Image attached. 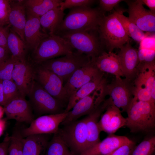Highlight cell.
<instances>
[{
	"mask_svg": "<svg viewBox=\"0 0 155 155\" xmlns=\"http://www.w3.org/2000/svg\"><path fill=\"white\" fill-rule=\"evenodd\" d=\"M104 13L99 7L71 8L55 34L69 31L98 30L99 22Z\"/></svg>",
	"mask_w": 155,
	"mask_h": 155,
	"instance_id": "6da1fadb",
	"label": "cell"
},
{
	"mask_svg": "<svg viewBox=\"0 0 155 155\" xmlns=\"http://www.w3.org/2000/svg\"><path fill=\"white\" fill-rule=\"evenodd\" d=\"M100 43L108 52L120 49L129 41V38L119 19L117 11L101 18L98 30Z\"/></svg>",
	"mask_w": 155,
	"mask_h": 155,
	"instance_id": "7a4b0ae2",
	"label": "cell"
},
{
	"mask_svg": "<svg viewBox=\"0 0 155 155\" xmlns=\"http://www.w3.org/2000/svg\"><path fill=\"white\" fill-rule=\"evenodd\" d=\"M125 126L132 132H149L155 127V104L133 98L126 112Z\"/></svg>",
	"mask_w": 155,
	"mask_h": 155,
	"instance_id": "3957f363",
	"label": "cell"
},
{
	"mask_svg": "<svg viewBox=\"0 0 155 155\" xmlns=\"http://www.w3.org/2000/svg\"><path fill=\"white\" fill-rule=\"evenodd\" d=\"M57 35L64 38L74 49L91 59L98 56L104 51L98 30L69 31Z\"/></svg>",
	"mask_w": 155,
	"mask_h": 155,
	"instance_id": "277c9868",
	"label": "cell"
},
{
	"mask_svg": "<svg viewBox=\"0 0 155 155\" xmlns=\"http://www.w3.org/2000/svg\"><path fill=\"white\" fill-rule=\"evenodd\" d=\"M90 60L87 55L77 51L40 64L41 66L57 75L63 83L66 82L75 71L85 66Z\"/></svg>",
	"mask_w": 155,
	"mask_h": 155,
	"instance_id": "5b68a950",
	"label": "cell"
},
{
	"mask_svg": "<svg viewBox=\"0 0 155 155\" xmlns=\"http://www.w3.org/2000/svg\"><path fill=\"white\" fill-rule=\"evenodd\" d=\"M57 133L74 155L87 150L86 117L64 125Z\"/></svg>",
	"mask_w": 155,
	"mask_h": 155,
	"instance_id": "8992f818",
	"label": "cell"
},
{
	"mask_svg": "<svg viewBox=\"0 0 155 155\" xmlns=\"http://www.w3.org/2000/svg\"><path fill=\"white\" fill-rule=\"evenodd\" d=\"M73 49L64 38L54 34L41 41L34 51V58L37 63H41L56 57L71 53Z\"/></svg>",
	"mask_w": 155,
	"mask_h": 155,
	"instance_id": "52a82bcc",
	"label": "cell"
},
{
	"mask_svg": "<svg viewBox=\"0 0 155 155\" xmlns=\"http://www.w3.org/2000/svg\"><path fill=\"white\" fill-rule=\"evenodd\" d=\"M134 88L133 82L115 77L111 83L106 84L104 91L105 95L109 96L116 106L121 112H126L133 98Z\"/></svg>",
	"mask_w": 155,
	"mask_h": 155,
	"instance_id": "ba28073f",
	"label": "cell"
},
{
	"mask_svg": "<svg viewBox=\"0 0 155 155\" xmlns=\"http://www.w3.org/2000/svg\"><path fill=\"white\" fill-rule=\"evenodd\" d=\"M28 95L34 108L40 113L51 114L65 112L63 104L48 93L38 83L35 82Z\"/></svg>",
	"mask_w": 155,
	"mask_h": 155,
	"instance_id": "9c48e42d",
	"label": "cell"
},
{
	"mask_svg": "<svg viewBox=\"0 0 155 155\" xmlns=\"http://www.w3.org/2000/svg\"><path fill=\"white\" fill-rule=\"evenodd\" d=\"M67 115V113L64 112L40 116L34 119L28 127L22 130V135L26 137L33 135L55 134Z\"/></svg>",
	"mask_w": 155,
	"mask_h": 155,
	"instance_id": "30bf717a",
	"label": "cell"
},
{
	"mask_svg": "<svg viewBox=\"0 0 155 155\" xmlns=\"http://www.w3.org/2000/svg\"><path fill=\"white\" fill-rule=\"evenodd\" d=\"M104 85L78 101L67 113L61 124L64 125L77 120L82 116L89 115L96 109L103 101Z\"/></svg>",
	"mask_w": 155,
	"mask_h": 155,
	"instance_id": "8fae6325",
	"label": "cell"
},
{
	"mask_svg": "<svg viewBox=\"0 0 155 155\" xmlns=\"http://www.w3.org/2000/svg\"><path fill=\"white\" fill-rule=\"evenodd\" d=\"M128 7L129 19L143 32L155 31V13L147 10L142 0H125Z\"/></svg>",
	"mask_w": 155,
	"mask_h": 155,
	"instance_id": "7c38bea8",
	"label": "cell"
},
{
	"mask_svg": "<svg viewBox=\"0 0 155 155\" xmlns=\"http://www.w3.org/2000/svg\"><path fill=\"white\" fill-rule=\"evenodd\" d=\"M36 75L38 84L48 93L63 104L68 103L69 98L63 82L57 75L41 66L37 69Z\"/></svg>",
	"mask_w": 155,
	"mask_h": 155,
	"instance_id": "4fadbf2b",
	"label": "cell"
},
{
	"mask_svg": "<svg viewBox=\"0 0 155 155\" xmlns=\"http://www.w3.org/2000/svg\"><path fill=\"white\" fill-rule=\"evenodd\" d=\"M15 59L12 78L17 86L20 95L25 98L29 95L35 82V73L25 60Z\"/></svg>",
	"mask_w": 155,
	"mask_h": 155,
	"instance_id": "5bb4252c",
	"label": "cell"
},
{
	"mask_svg": "<svg viewBox=\"0 0 155 155\" xmlns=\"http://www.w3.org/2000/svg\"><path fill=\"white\" fill-rule=\"evenodd\" d=\"M102 72L98 69L91 60L85 66L77 70L64 85L68 98L81 87Z\"/></svg>",
	"mask_w": 155,
	"mask_h": 155,
	"instance_id": "9a60e30c",
	"label": "cell"
},
{
	"mask_svg": "<svg viewBox=\"0 0 155 155\" xmlns=\"http://www.w3.org/2000/svg\"><path fill=\"white\" fill-rule=\"evenodd\" d=\"M105 112L101 116L98 125L101 131L113 134L121 127L125 126L126 119L120 110L116 106L110 98L104 100Z\"/></svg>",
	"mask_w": 155,
	"mask_h": 155,
	"instance_id": "2e32d148",
	"label": "cell"
},
{
	"mask_svg": "<svg viewBox=\"0 0 155 155\" xmlns=\"http://www.w3.org/2000/svg\"><path fill=\"white\" fill-rule=\"evenodd\" d=\"M125 44L120 49L117 54L124 77L134 82L137 75L139 62L138 51L131 46L129 41Z\"/></svg>",
	"mask_w": 155,
	"mask_h": 155,
	"instance_id": "e0dca14e",
	"label": "cell"
},
{
	"mask_svg": "<svg viewBox=\"0 0 155 155\" xmlns=\"http://www.w3.org/2000/svg\"><path fill=\"white\" fill-rule=\"evenodd\" d=\"M3 107L7 120L13 119L30 124L34 119L30 105L24 97L20 96Z\"/></svg>",
	"mask_w": 155,
	"mask_h": 155,
	"instance_id": "ac0fdd59",
	"label": "cell"
},
{
	"mask_svg": "<svg viewBox=\"0 0 155 155\" xmlns=\"http://www.w3.org/2000/svg\"><path fill=\"white\" fill-rule=\"evenodd\" d=\"M27 15L24 29L25 41L29 47L34 51L41 41L49 35L41 31L40 17L28 10Z\"/></svg>",
	"mask_w": 155,
	"mask_h": 155,
	"instance_id": "d6986e66",
	"label": "cell"
},
{
	"mask_svg": "<svg viewBox=\"0 0 155 155\" xmlns=\"http://www.w3.org/2000/svg\"><path fill=\"white\" fill-rule=\"evenodd\" d=\"M133 141L125 136L110 134L80 155H108L121 146Z\"/></svg>",
	"mask_w": 155,
	"mask_h": 155,
	"instance_id": "ffe728a7",
	"label": "cell"
},
{
	"mask_svg": "<svg viewBox=\"0 0 155 155\" xmlns=\"http://www.w3.org/2000/svg\"><path fill=\"white\" fill-rule=\"evenodd\" d=\"M91 60L101 71L113 74L115 77H124L117 54L113 52H106L104 51L98 56L91 59Z\"/></svg>",
	"mask_w": 155,
	"mask_h": 155,
	"instance_id": "44dd1931",
	"label": "cell"
},
{
	"mask_svg": "<svg viewBox=\"0 0 155 155\" xmlns=\"http://www.w3.org/2000/svg\"><path fill=\"white\" fill-rule=\"evenodd\" d=\"M105 110V108L102 103L93 112L86 117L87 150L100 141V134L101 131L99 127L98 121L101 113Z\"/></svg>",
	"mask_w": 155,
	"mask_h": 155,
	"instance_id": "7402d4cb",
	"label": "cell"
},
{
	"mask_svg": "<svg viewBox=\"0 0 155 155\" xmlns=\"http://www.w3.org/2000/svg\"><path fill=\"white\" fill-rule=\"evenodd\" d=\"M102 72L94 79L81 87L68 100L65 112L69 111L80 100L101 87L106 82Z\"/></svg>",
	"mask_w": 155,
	"mask_h": 155,
	"instance_id": "603a6c76",
	"label": "cell"
},
{
	"mask_svg": "<svg viewBox=\"0 0 155 155\" xmlns=\"http://www.w3.org/2000/svg\"><path fill=\"white\" fill-rule=\"evenodd\" d=\"M45 134L33 135L23 138V155H44L49 142Z\"/></svg>",
	"mask_w": 155,
	"mask_h": 155,
	"instance_id": "cb8c5ba5",
	"label": "cell"
},
{
	"mask_svg": "<svg viewBox=\"0 0 155 155\" xmlns=\"http://www.w3.org/2000/svg\"><path fill=\"white\" fill-rule=\"evenodd\" d=\"M26 7L20 3L11 5V10L9 17V23L19 37L25 42L24 29L26 18Z\"/></svg>",
	"mask_w": 155,
	"mask_h": 155,
	"instance_id": "d4e9b609",
	"label": "cell"
},
{
	"mask_svg": "<svg viewBox=\"0 0 155 155\" xmlns=\"http://www.w3.org/2000/svg\"><path fill=\"white\" fill-rule=\"evenodd\" d=\"M64 11L60 7L53 9L40 17V21L43 32L49 35L55 34L63 20Z\"/></svg>",
	"mask_w": 155,
	"mask_h": 155,
	"instance_id": "484cf974",
	"label": "cell"
},
{
	"mask_svg": "<svg viewBox=\"0 0 155 155\" xmlns=\"http://www.w3.org/2000/svg\"><path fill=\"white\" fill-rule=\"evenodd\" d=\"M61 0H28L25 5L27 10L39 17L50 10L60 6Z\"/></svg>",
	"mask_w": 155,
	"mask_h": 155,
	"instance_id": "4316f807",
	"label": "cell"
},
{
	"mask_svg": "<svg viewBox=\"0 0 155 155\" xmlns=\"http://www.w3.org/2000/svg\"><path fill=\"white\" fill-rule=\"evenodd\" d=\"M125 11L121 9H117L116 11L118 18L129 37L137 42H140L148 35L123 15Z\"/></svg>",
	"mask_w": 155,
	"mask_h": 155,
	"instance_id": "83f0119b",
	"label": "cell"
},
{
	"mask_svg": "<svg viewBox=\"0 0 155 155\" xmlns=\"http://www.w3.org/2000/svg\"><path fill=\"white\" fill-rule=\"evenodd\" d=\"M24 42L13 32L9 33L7 44L8 50L14 58L19 60H25V46Z\"/></svg>",
	"mask_w": 155,
	"mask_h": 155,
	"instance_id": "f1b7e54d",
	"label": "cell"
},
{
	"mask_svg": "<svg viewBox=\"0 0 155 155\" xmlns=\"http://www.w3.org/2000/svg\"><path fill=\"white\" fill-rule=\"evenodd\" d=\"M44 155H74L57 133L54 134L47 145Z\"/></svg>",
	"mask_w": 155,
	"mask_h": 155,
	"instance_id": "f546056e",
	"label": "cell"
},
{
	"mask_svg": "<svg viewBox=\"0 0 155 155\" xmlns=\"http://www.w3.org/2000/svg\"><path fill=\"white\" fill-rule=\"evenodd\" d=\"M155 150V136L146 138L134 147L129 155H153Z\"/></svg>",
	"mask_w": 155,
	"mask_h": 155,
	"instance_id": "4dcf8cb0",
	"label": "cell"
},
{
	"mask_svg": "<svg viewBox=\"0 0 155 155\" xmlns=\"http://www.w3.org/2000/svg\"><path fill=\"white\" fill-rule=\"evenodd\" d=\"M2 85L5 100L4 106L12 100L21 96L17 86L13 81L3 80Z\"/></svg>",
	"mask_w": 155,
	"mask_h": 155,
	"instance_id": "1f68e13d",
	"label": "cell"
},
{
	"mask_svg": "<svg viewBox=\"0 0 155 155\" xmlns=\"http://www.w3.org/2000/svg\"><path fill=\"white\" fill-rule=\"evenodd\" d=\"M12 56L7 57L0 63V80H12V75L15 62Z\"/></svg>",
	"mask_w": 155,
	"mask_h": 155,
	"instance_id": "d6a6232c",
	"label": "cell"
},
{
	"mask_svg": "<svg viewBox=\"0 0 155 155\" xmlns=\"http://www.w3.org/2000/svg\"><path fill=\"white\" fill-rule=\"evenodd\" d=\"M23 138L21 132L18 130H15L10 136L8 155H18L19 151L22 147Z\"/></svg>",
	"mask_w": 155,
	"mask_h": 155,
	"instance_id": "836d02e7",
	"label": "cell"
},
{
	"mask_svg": "<svg viewBox=\"0 0 155 155\" xmlns=\"http://www.w3.org/2000/svg\"><path fill=\"white\" fill-rule=\"evenodd\" d=\"M96 1L93 0H65L61 2L59 7L63 11L68 8L80 7H90Z\"/></svg>",
	"mask_w": 155,
	"mask_h": 155,
	"instance_id": "e575fe53",
	"label": "cell"
},
{
	"mask_svg": "<svg viewBox=\"0 0 155 155\" xmlns=\"http://www.w3.org/2000/svg\"><path fill=\"white\" fill-rule=\"evenodd\" d=\"M138 55L139 63H155L154 49L140 48L138 51Z\"/></svg>",
	"mask_w": 155,
	"mask_h": 155,
	"instance_id": "d590c367",
	"label": "cell"
},
{
	"mask_svg": "<svg viewBox=\"0 0 155 155\" xmlns=\"http://www.w3.org/2000/svg\"><path fill=\"white\" fill-rule=\"evenodd\" d=\"M10 10L9 1L0 0V25L4 26L9 23V17Z\"/></svg>",
	"mask_w": 155,
	"mask_h": 155,
	"instance_id": "8d00e7d4",
	"label": "cell"
},
{
	"mask_svg": "<svg viewBox=\"0 0 155 155\" xmlns=\"http://www.w3.org/2000/svg\"><path fill=\"white\" fill-rule=\"evenodd\" d=\"M135 146L133 142L124 144L114 150L108 155H129Z\"/></svg>",
	"mask_w": 155,
	"mask_h": 155,
	"instance_id": "74e56055",
	"label": "cell"
},
{
	"mask_svg": "<svg viewBox=\"0 0 155 155\" xmlns=\"http://www.w3.org/2000/svg\"><path fill=\"white\" fill-rule=\"evenodd\" d=\"M121 0H100L99 7L101 10L104 13L105 12L110 11L114 7L117 6Z\"/></svg>",
	"mask_w": 155,
	"mask_h": 155,
	"instance_id": "f35d334b",
	"label": "cell"
},
{
	"mask_svg": "<svg viewBox=\"0 0 155 155\" xmlns=\"http://www.w3.org/2000/svg\"><path fill=\"white\" fill-rule=\"evenodd\" d=\"M8 27L0 25V46L8 50L7 41L9 32Z\"/></svg>",
	"mask_w": 155,
	"mask_h": 155,
	"instance_id": "ab89813d",
	"label": "cell"
},
{
	"mask_svg": "<svg viewBox=\"0 0 155 155\" xmlns=\"http://www.w3.org/2000/svg\"><path fill=\"white\" fill-rule=\"evenodd\" d=\"M10 136L6 134L3 141L0 143V155H8V149Z\"/></svg>",
	"mask_w": 155,
	"mask_h": 155,
	"instance_id": "60d3db41",
	"label": "cell"
},
{
	"mask_svg": "<svg viewBox=\"0 0 155 155\" xmlns=\"http://www.w3.org/2000/svg\"><path fill=\"white\" fill-rule=\"evenodd\" d=\"M144 4L146 5L151 11L155 13V0H142Z\"/></svg>",
	"mask_w": 155,
	"mask_h": 155,
	"instance_id": "b9f144b4",
	"label": "cell"
},
{
	"mask_svg": "<svg viewBox=\"0 0 155 155\" xmlns=\"http://www.w3.org/2000/svg\"><path fill=\"white\" fill-rule=\"evenodd\" d=\"M3 80H0V105L4 106L5 105V98L2 85Z\"/></svg>",
	"mask_w": 155,
	"mask_h": 155,
	"instance_id": "7bdbcfd3",
	"label": "cell"
},
{
	"mask_svg": "<svg viewBox=\"0 0 155 155\" xmlns=\"http://www.w3.org/2000/svg\"><path fill=\"white\" fill-rule=\"evenodd\" d=\"M7 50L0 46V63L7 58Z\"/></svg>",
	"mask_w": 155,
	"mask_h": 155,
	"instance_id": "ee69618b",
	"label": "cell"
},
{
	"mask_svg": "<svg viewBox=\"0 0 155 155\" xmlns=\"http://www.w3.org/2000/svg\"><path fill=\"white\" fill-rule=\"evenodd\" d=\"M7 121L5 118L0 119V137L3 134L5 128Z\"/></svg>",
	"mask_w": 155,
	"mask_h": 155,
	"instance_id": "f6af8a7d",
	"label": "cell"
},
{
	"mask_svg": "<svg viewBox=\"0 0 155 155\" xmlns=\"http://www.w3.org/2000/svg\"><path fill=\"white\" fill-rule=\"evenodd\" d=\"M4 113L5 111L4 107L0 105V119H2Z\"/></svg>",
	"mask_w": 155,
	"mask_h": 155,
	"instance_id": "bcb514c9",
	"label": "cell"
}]
</instances>
